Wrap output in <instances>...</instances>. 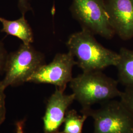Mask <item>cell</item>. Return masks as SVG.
Listing matches in <instances>:
<instances>
[{"label": "cell", "mask_w": 133, "mask_h": 133, "mask_svg": "<svg viewBox=\"0 0 133 133\" xmlns=\"http://www.w3.org/2000/svg\"><path fill=\"white\" fill-rule=\"evenodd\" d=\"M98 109L82 108L81 113L94 119L93 133H133V117L120 101L111 100Z\"/></svg>", "instance_id": "3957f363"}, {"label": "cell", "mask_w": 133, "mask_h": 133, "mask_svg": "<svg viewBox=\"0 0 133 133\" xmlns=\"http://www.w3.org/2000/svg\"><path fill=\"white\" fill-rule=\"evenodd\" d=\"M120 101L127 109L133 117V85L125 86L121 92Z\"/></svg>", "instance_id": "7c38bea8"}, {"label": "cell", "mask_w": 133, "mask_h": 133, "mask_svg": "<svg viewBox=\"0 0 133 133\" xmlns=\"http://www.w3.org/2000/svg\"><path fill=\"white\" fill-rule=\"evenodd\" d=\"M88 117L85 114L79 115L75 109L68 110L63 123L64 129L57 133H82L83 125Z\"/></svg>", "instance_id": "8fae6325"}, {"label": "cell", "mask_w": 133, "mask_h": 133, "mask_svg": "<svg viewBox=\"0 0 133 133\" xmlns=\"http://www.w3.org/2000/svg\"><path fill=\"white\" fill-rule=\"evenodd\" d=\"M9 54L4 43L0 41V74L5 72V66Z\"/></svg>", "instance_id": "5bb4252c"}, {"label": "cell", "mask_w": 133, "mask_h": 133, "mask_svg": "<svg viewBox=\"0 0 133 133\" xmlns=\"http://www.w3.org/2000/svg\"><path fill=\"white\" fill-rule=\"evenodd\" d=\"M77 65L71 53H57L52 61L39 68L27 80L28 82L49 84L65 91L68 83L72 79V69Z\"/></svg>", "instance_id": "8992f818"}, {"label": "cell", "mask_w": 133, "mask_h": 133, "mask_svg": "<svg viewBox=\"0 0 133 133\" xmlns=\"http://www.w3.org/2000/svg\"><path fill=\"white\" fill-rule=\"evenodd\" d=\"M18 5L22 15L25 14L31 10L28 0H18Z\"/></svg>", "instance_id": "9a60e30c"}, {"label": "cell", "mask_w": 133, "mask_h": 133, "mask_svg": "<svg viewBox=\"0 0 133 133\" xmlns=\"http://www.w3.org/2000/svg\"><path fill=\"white\" fill-rule=\"evenodd\" d=\"M109 22L124 41L133 38V0H105Z\"/></svg>", "instance_id": "52a82bcc"}, {"label": "cell", "mask_w": 133, "mask_h": 133, "mask_svg": "<svg viewBox=\"0 0 133 133\" xmlns=\"http://www.w3.org/2000/svg\"><path fill=\"white\" fill-rule=\"evenodd\" d=\"M25 120H20L16 122V133H24V126Z\"/></svg>", "instance_id": "2e32d148"}, {"label": "cell", "mask_w": 133, "mask_h": 133, "mask_svg": "<svg viewBox=\"0 0 133 133\" xmlns=\"http://www.w3.org/2000/svg\"><path fill=\"white\" fill-rule=\"evenodd\" d=\"M75 100L74 94L66 95L64 91L56 87V90L48 99L43 117L44 133H57L64 123L69 108Z\"/></svg>", "instance_id": "ba28073f"}, {"label": "cell", "mask_w": 133, "mask_h": 133, "mask_svg": "<svg viewBox=\"0 0 133 133\" xmlns=\"http://www.w3.org/2000/svg\"><path fill=\"white\" fill-rule=\"evenodd\" d=\"M70 10L82 29L107 39L115 35L109 22L105 0H71Z\"/></svg>", "instance_id": "5b68a950"}, {"label": "cell", "mask_w": 133, "mask_h": 133, "mask_svg": "<svg viewBox=\"0 0 133 133\" xmlns=\"http://www.w3.org/2000/svg\"><path fill=\"white\" fill-rule=\"evenodd\" d=\"M44 64L43 53L31 44L22 43L17 50L9 54L1 85L5 90L10 86L19 85L27 82L29 78Z\"/></svg>", "instance_id": "277c9868"}, {"label": "cell", "mask_w": 133, "mask_h": 133, "mask_svg": "<svg viewBox=\"0 0 133 133\" xmlns=\"http://www.w3.org/2000/svg\"><path fill=\"white\" fill-rule=\"evenodd\" d=\"M118 83V81L99 71L83 72L72 78L70 86L75 100L82 108H88L120 97L122 91Z\"/></svg>", "instance_id": "7a4b0ae2"}, {"label": "cell", "mask_w": 133, "mask_h": 133, "mask_svg": "<svg viewBox=\"0 0 133 133\" xmlns=\"http://www.w3.org/2000/svg\"><path fill=\"white\" fill-rule=\"evenodd\" d=\"M94 36L89 31L82 29L68 38L66 46L76 58L77 65L83 72L102 71L108 66H116L119 53L105 48Z\"/></svg>", "instance_id": "6da1fadb"}, {"label": "cell", "mask_w": 133, "mask_h": 133, "mask_svg": "<svg viewBox=\"0 0 133 133\" xmlns=\"http://www.w3.org/2000/svg\"><path fill=\"white\" fill-rule=\"evenodd\" d=\"M0 22L2 25V32L19 38L25 44H31L33 43V32L25 15H22L21 17L14 20L0 17Z\"/></svg>", "instance_id": "9c48e42d"}, {"label": "cell", "mask_w": 133, "mask_h": 133, "mask_svg": "<svg viewBox=\"0 0 133 133\" xmlns=\"http://www.w3.org/2000/svg\"><path fill=\"white\" fill-rule=\"evenodd\" d=\"M5 100V89L3 88L0 81V125L4 122L5 118L6 108Z\"/></svg>", "instance_id": "4fadbf2b"}, {"label": "cell", "mask_w": 133, "mask_h": 133, "mask_svg": "<svg viewBox=\"0 0 133 133\" xmlns=\"http://www.w3.org/2000/svg\"><path fill=\"white\" fill-rule=\"evenodd\" d=\"M117 69L118 82L122 85H133V49L125 48H120Z\"/></svg>", "instance_id": "30bf717a"}]
</instances>
